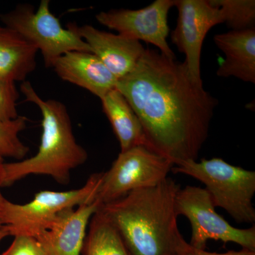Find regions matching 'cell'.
Instances as JSON below:
<instances>
[{"instance_id": "d6986e66", "label": "cell", "mask_w": 255, "mask_h": 255, "mask_svg": "<svg viewBox=\"0 0 255 255\" xmlns=\"http://www.w3.org/2000/svg\"><path fill=\"white\" fill-rule=\"evenodd\" d=\"M28 119L18 116L14 120L0 121V156L21 160L26 157L29 147L19 137L20 132L26 127Z\"/></svg>"}, {"instance_id": "ac0fdd59", "label": "cell", "mask_w": 255, "mask_h": 255, "mask_svg": "<svg viewBox=\"0 0 255 255\" xmlns=\"http://www.w3.org/2000/svg\"><path fill=\"white\" fill-rule=\"evenodd\" d=\"M219 8L223 23L231 31L255 28V0H211Z\"/></svg>"}, {"instance_id": "44dd1931", "label": "cell", "mask_w": 255, "mask_h": 255, "mask_svg": "<svg viewBox=\"0 0 255 255\" xmlns=\"http://www.w3.org/2000/svg\"><path fill=\"white\" fill-rule=\"evenodd\" d=\"M14 238L9 248L0 255H46L36 238L26 236Z\"/></svg>"}, {"instance_id": "52a82bcc", "label": "cell", "mask_w": 255, "mask_h": 255, "mask_svg": "<svg viewBox=\"0 0 255 255\" xmlns=\"http://www.w3.org/2000/svg\"><path fill=\"white\" fill-rule=\"evenodd\" d=\"M173 166L172 160L145 146L121 152L110 169L103 172L96 201L103 205L132 191L155 187L168 177Z\"/></svg>"}, {"instance_id": "e0dca14e", "label": "cell", "mask_w": 255, "mask_h": 255, "mask_svg": "<svg viewBox=\"0 0 255 255\" xmlns=\"http://www.w3.org/2000/svg\"><path fill=\"white\" fill-rule=\"evenodd\" d=\"M81 255H130L120 235L99 209L92 216Z\"/></svg>"}, {"instance_id": "8fae6325", "label": "cell", "mask_w": 255, "mask_h": 255, "mask_svg": "<svg viewBox=\"0 0 255 255\" xmlns=\"http://www.w3.org/2000/svg\"><path fill=\"white\" fill-rule=\"evenodd\" d=\"M75 31L93 54L102 62L117 80L130 73L140 59L145 48L140 41L120 34L97 29L91 25L78 26Z\"/></svg>"}, {"instance_id": "ffe728a7", "label": "cell", "mask_w": 255, "mask_h": 255, "mask_svg": "<svg viewBox=\"0 0 255 255\" xmlns=\"http://www.w3.org/2000/svg\"><path fill=\"white\" fill-rule=\"evenodd\" d=\"M19 94L16 83L0 77V121L14 120L18 117L16 102Z\"/></svg>"}, {"instance_id": "4fadbf2b", "label": "cell", "mask_w": 255, "mask_h": 255, "mask_svg": "<svg viewBox=\"0 0 255 255\" xmlns=\"http://www.w3.org/2000/svg\"><path fill=\"white\" fill-rule=\"evenodd\" d=\"M63 81L85 89L102 99L117 86V78L95 54L70 51L62 55L53 66Z\"/></svg>"}, {"instance_id": "5b68a950", "label": "cell", "mask_w": 255, "mask_h": 255, "mask_svg": "<svg viewBox=\"0 0 255 255\" xmlns=\"http://www.w3.org/2000/svg\"><path fill=\"white\" fill-rule=\"evenodd\" d=\"M102 176L103 172L92 174L79 189L39 191L24 204L5 199L0 204V223L9 226L11 236L36 238L50 229L65 211L95 201Z\"/></svg>"}, {"instance_id": "603a6c76", "label": "cell", "mask_w": 255, "mask_h": 255, "mask_svg": "<svg viewBox=\"0 0 255 255\" xmlns=\"http://www.w3.org/2000/svg\"><path fill=\"white\" fill-rule=\"evenodd\" d=\"M4 159L0 156V204L6 199L1 191V188H3V180H4Z\"/></svg>"}, {"instance_id": "5bb4252c", "label": "cell", "mask_w": 255, "mask_h": 255, "mask_svg": "<svg viewBox=\"0 0 255 255\" xmlns=\"http://www.w3.org/2000/svg\"><path fill=\"white\" fill-rule=\"evenodd\" d=\"M214 42L226 55L220 63L217 75L234 77L255 83V29L231 31L216 35Z\"/></svg>"}, {"instance_id": "6da1fadb", "label": "cell", "mask_w": 255, "mask_h": 255, "mask_svg": "<svg viewBox=\"0 0 255 255\" xmlns=\"http://www.w3.org/2000/svg\"><path fill=\"white\" fill-rule=\"evenodd\" d=\"M116 89L138 117L147 148L174 165L197 160L219 102L191 78L184 62L145 48Z\"/></svg>"}, {"instance_id": "2e32d148", "label": "cell", "mask_w": 255, "mask_h": 255, "mask_svg": "<svg viewBox=\"0 0 255 255\" xmlns=\"http://www.w3.org/2000/svg\"><path fill=\"white\" fill-rule=\"evenodd\" d=\"M101 102L120 144L121 152L139 145L146 147L142 124L124 95L115 88L101 99Z\"/></svg>"}, {"instance_id": "ba28073f", "label": "cell", "mask_w": 255, "mask_h": 255, "mask_svg": "<svg viewBox=\"0 0 255 255\" xmlns=\"http://www.w3.org/2000/svg\"><path fill=\"white\" fill-rule=\"evenodd\" d=\"M177 216L191 223L189 245L206 250L209 240L233 243L243 249L255 251V226L246 229L233 227L216 211L209 192L204 188L187 186L180 188L175 199Z\"/></svg>"}, {"instance_id": "cb8c5ba5", "label": "cell", "mask_w": 255, "mask_h": 255, "mask_svg": "<svg viewBox=\"0 0 255 255\" xmlns=\"http://www.w3.org/2000/svg\"><path fill=\"white\" fill-rule=\"evenodd\" d=\"M8 236H11V231L9 226L0 223V242Z\"/></svg>"}, {"instance_id": "7402d4cb", "label": "cell", "mask_w": 255, "mask_h": 255, "mask_svg": "<svg viewBox=\"0 0 255 255\" xmlns=\"http://www.w3.org/2000/svg\"><path fill=\"white\" fill-rule=\"evenodd\" d=\"M179 255H255V251L243 248L240 251H228L225 253H211L206 250L196 249L187 242L179 252Z\"/></svg>"}, {"instance_id": "9a60e30c", "label": "cell", "mask_w": 255, "mask_h": 255, "mask_svg": "<svg viewBox=\"0 0 255 255\" xmlns=\"http://www.w3.org/2000/svg\"><path fill=\"white\" fill-rule=\"evenodd\" d=\"M38 50L19 33L0 25V77L7 81L24 82L36 70Z\"/></svg>"}, {"instance_id": "7a4b0ae2", "label": "cell", "mask_w": 255, "mask_h": 255, "mask_svg": "<svg viewBox=\"0 0 255 255\" xmlns=\"http://www.w3.org/2000/svg\"><path fill=\"white\" fill-rule=\"evenodd\" d=\"M180 186L171 177L132 191L99 208L118 231L130 255H179L187 241L179 232L175 199Z\"/></svg>"}, {"instance_id": "277c9868", "label": "cell", "mask_w": 255, "mask_h": 255, "mask_svg": "<svg viewBox=\"0 0 255 255\" xmlns=\"http://www.w3.org/2000/svg\"><path fill=\"white\" fill-rule=\"evenodd\" d=\"M171 172L194 178L205 185L215 207L224 209L236 222L254 223L255 172L221 158L180 161Z\"/></svg>"}, {"instance_id": "30bf717a", "label": "cell", "mask_w": 255, "mask_h": 255, "mask_svg": "<svg viewBox=\"0 0 255 255\" xmlns=\"http://www.w3.org/2000/svg\"><path fill=\"white\" fill-rule=\"evenodd\" d=\"M178 19L171 41L186 56L191 78L203 84L201 56L203 43L211 28L223 23L222 15L211 0H175Z\"/></svg>"}, {"instance_id": "3957f363", "label": "cell", "mask_w": 255, "mask_h": 255, "mask_svg": "<svg viewBox=\"0 0 255 255\" xmlns=\"http://www.w3.org/2000/svg\"><path fill=\"white\" fill-rule=\"evenodd\" d=\"M26 102L38 107L42 114V135L38 152L33 157L4 164L3 187H10L30 175H46L67 185L74 169L87 162V151L77 141L71 119L64 104L43 100L24 81L20 87Z\"/></svg>"}, {"instance_id": "7c38bea8", "label": "cell", "mask_w": 255, "mask_h": 255, "mask_svg": "<svg viewBox=\"0 0 255 255\" xmlns=\"http://www.w3.org/2000/svg\"><path fill=\"white\" fill-rule=\"evenodd\" d=\"M95 201L65 211L36 238L46 255H81L89 223L100 206Z\"/></svg>"}, {"instance_id": "8992f818", "label": "cell", "mask_w": 255, "mask_h": 255, "mask_svg": "<svg viewBox=\"0 0 255 255\" xmlns=\"http://www.w3.org/2000/svg\"><path fill=\"white\" fill-rule=\"evenodd\" d=\"M4 26L19 33L41 52L46 68H53L56 60L70 51L92 53L90 46L79 36L73 23L64 28L50 9L49 0H41L35 10L29 4H18L0 14Z\"/></svg>"}, {"instance_id": "9c48e42d", "label": "cell", "mask_w": 255, "mask_h": 255, "mask_svg": "<svg viewBox=\"0 0 255 255\" xmlns=\"http://www.w3.org/2000/svg\"><path fill=\"white\" fill-rule=\"evenodd\" d=\"M175 6V0H156L142 9H112L96 15L97 21L119 34L153 45L159 52L176 59L167 37L169 33L168 14Z\"/></svg>"}]
</instances>
